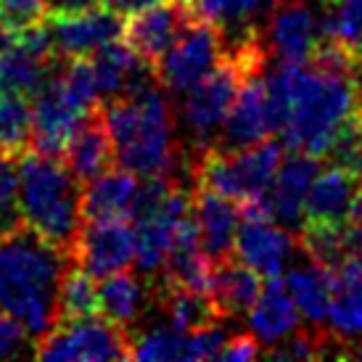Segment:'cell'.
Wrapping results in <instances>:
<instances>
[{"mask_svg": "<svg viewBox=\"0 0 362 362\" xmlns=\"http://www.w3.org/2000/svg\"><path fill=\"white\" fill-rule=\"evenodd\" d=\"M264 80L278 132L291 151L328 159L333 146L357 127L362 111L360 69L325 40L310 61H278Z\"/></svg>", "mask_w": 362, "mask_h": 362, "instance_id": "1", "label": "cell"}, {"mask_svg": "<svg viewBox=\"0 0 362 362\" xmlns=\"http://www.w3.org/2000/svg\"><path fill=\"white\" fill-rule=\"evenodd\" d=\"M71 254L24 222L0 235V312L37 341L59 325V293Z\"/></svg>", "mask_w": 362, "mask_h": 362, "instance_id": "2", "label": "cell"}, {"mask_svg": "<svg viewBox=\"0 0 362 362\" xmlns=\"http://www.w3.org/2000/svg\"><path fill=\"white\" fill-rule=\"evenodd\" d=\"M101 109L119 167L138 177H172L177 172L172 106L151 77L127 95L101 103Z\"/></svg>", "mask_w": 362, "mask_h": 362, "instance_id": "3", "label": "cell"}, {"mask_svg": "<svg viewBox=\"0 0 362 362\" xmlns=\"http://www.w3.org/2000/svg\"><path fill=\"white\" fill-rule=\"evenodd\" d=\"M19 220L69 252L82 225V182L56 156L24 151L16 156Z\"/></svg>", "mask_w": 362, "mask_h": 362, "instance_id": "4", "label": "cell"}, {"mask_svg": "<svg viewBox=\"0 0 362 362\" xmlns=\"http://www.w3.org/2000/svg\"><path fill=\"white\" fill-rule=\"evenodd\" d=\"M283 156V146L272 138L243 148H225L211 143L193 159V180L196 188L214 191L238 204L243 199L267 196Z\"/></svg>", "mask_w": 362, "mask_h": 362, "instance_id": "5", "label": "cell"}, {"mask_svg": "<svg viewBox=\"0 0 362 362\" xmlns=\"http://www.w3.org/2000/svg\"><path fill=\"white\" fill-rule=\"evenodd\" d=\"M132 336L124 328L103 320H69L59 322L51 333L35 341V357L61 362H109L130 360Z\"/></svg>", "mask_w": 362, "mask_h": 362, "instance_id": "6", "label": "cell"}, {"mask_svg": "<svg viewBox=\"0 0 362 362\" xmlns=\"http://www.w3.org/2000/svg\"><path fill=\"white\" fill-rule=\"evenodd\" d=\"M225 37L222 32L204 19H196L182 30L170 51L153 66V77L164 90L182 95L199 80H204L225 56Z\"/></svg>", "mask_w": 362, "mask_h": 362, "instance_id": "7", "label": "cell"}, {"mask_svg": "<svg viewBox=\"0 0 362 362\" xmlns=\"http://www.w3.org/2000/svg\"><path fill=\"white\" fill-rule=\"evenodd\" d=\"M262 42L270 56L288 64L310 61L322 42V21L310 0H275L259 24Z\"/></svg>", "mask_w": 362, "mask_h": 362, "instance_id": "8", "label": "cell"}, {"mask_svg": "<svg viewBox=\"0 0 362 362\" xmlns=\"http://www.w3.org/2000/svg\"><path fill=\"white\" fill-rule=\"evenodd\" d=\"M59 64V61H56ZM32 103V130H30V148L27 151L42 153V156H64L66 143L71 141L80 122L90 114L71 98L66 88L61 85L56 66L42 82V88L30 98ZM95 111V109H93Z\"/></svg>", "mask_w": 362, "mask_h": 362, "instance_id": "9", "label": "cell"}, {"mask_svg": "<svg viewBox=\"0 0 362 362\" xmlns=\"http://www.w3.org/2000/svg\"><path fill=\"white\" fill-rule=\"evenodd\" d=\"M69 254L93 278L127 270L135 264V228L127 220H82Z\"/></svg>", "mask_w": 362, "mask_h": 362, "instance_id": "10", "label": "cell"}, {"mask_svg": "<svg viewBox=\"0 0 362 362\" xmlns=\"http://www.w3.org/2000/svg\"><path fill=\"white\" fill-rule=\"evenodd\" d=\"M56 59H88L106 42L119 40L124 32V19L117 11L95 3L90 8L51 13L45 19Z\"/></svg>", "mask_w": 362, "mask_h": 362, "instance_id": "11", "label": "cell"}, {"mask_svg": "<svg viewBox=\"0 0 362 362\" xmlns=\"http://www.w3.org/2000/svg\"><path fill=\"white\" fill-rule=\"evenodd\" d=\"M193 19L196 11L191 0H161L156 6L130 13V19L124 21L122 40L153 69Z\"/></svg>", "mask_w": 362, "mask_h": 362, "instance_id": "12", "label": "cell"}, {"mask_svg": "<svg viewBox=\"0 0 362 362\" xmlns=\"http://www.w3.org/2000/svg\"><path fill=\"white\" fill-rule=\"evenodd\" d=\"M272 132H278V117L272 109L264 69L249 71L235 93V101H233L228 117H225L217 146L243 148V146L267 141Z\"/></svg>", "mask_w": 362, "mask_h": 362, "instance_id": "13", "label": "cell"}, {"mask_svg": "<svg viewBox=\"0 0 362 362\" xmlns=\"http://www.w3.org/2000/svg\"><path fill=\"white\" fill-rule=\"evenodd\" d=\"M360 204L362 172L331 161V167L317 172V177L310 185L307 204H304V225L344 228L354 220V211Z\"/></svg>", "mask_w": 362, "mask_h": 362, "instance_id": "14", "label": "cell"}, {"mask_svg": "<svg viewBox=\"0 0 362 362\" xmlns=\"http://www.w3.org/2000/svg\"><path fill=\"white\" fill-rule=\"evenodd\" d=\"M299 249V241L293 238L288 228L281 222L267 220H241L235 233V249L233 254L241 262H246L252 270H257L264 278H281L288 270L291 257Z\"/></svg>", "mask_w": 362, "mask_h": 362, "instance_id": "15", "label": "cell"}, {"mask_svg": "<svg viewBox=\"0 0 362 362\" xmlns=\"http://www.w3.org/2000/svg\"><path fill=\"white\" fill-rule=\"evenodd\" d=\"M320 172V159L304 151H288L283 156L281 167L275 172L267 202H270L272 220H278L283 228L296 230L304 225V204L310 193L312 180Z\"/></svg>", "mask_w": 362, "mask_h": 362, "instance_id": "16", "label": "cell"}, {"mask_svg": "<svg viewBox=\"0 0 362 362\" xmlns=\"http://www.w3.org/2000/svg\"><path fill=\"white\" fill-rule=\"evenodd\" d=\"M141 193V177L117 167L82 185V220H132Z\"/></svg>", "mask_w": 362, "mask_h": 362, "instance_id": "17", "label": "cell"}, {"mask_svg": "<svg viewBox=\"0 0 362 362\" xmlns=\"http://www.w3.org/2000/svg\"><path fill=\"white\" fill-rule=\"evenodd\" d=\"M193 217L199 225L204 254L211 262H222L233 257L235 233H238V222H241L235 202L214 191L196 188V193H193Z\"/></svg>", "mask_w": 362, "mask_h": 362, "instance_id": "18", "label": "cell"}, {"mask_svg": "<svg viewBox=\"0 0 362 362\" xmlns=\"http://www.w3.org/2000/svg\"><path fill=\"white\" fill-rule=\"evenodd\" d=\"M61 161L69 167L71 175L82 185L90 182L93 177H98L101 172H106L111 167V161H114V143H111L101 106L95 111H90L80 122V127L74 130L71 141L64 148Z\"/></svg>", "mask_w": 362, "mask_h": 362, "instance_id": "19", "label": "cell"}, {"mask_svg": "<svg viewBox=\"0 0 362 362\" xmlns=\"http://www.w3.org/2000/svg\"><path fill=\"white\" fill-rule=\"evenodd\" d=\"M328 325L344 341L362 339V257L352 254L331 267Z\"/></svg>", "mask_w": 362, "mask_h": 362, "instance_id": "20", "label": "cell"}, {"mask_svg": "<svg viewBox=\"0 0 362 362\" xmlns=\"http://www.w3.org/2000/svg\"><path fill=\"white\" fill-rule=\"evenodd\" d=\"M93 66V77H95V88L101 101H114L119 95H127L130 90H135L141 82H146L151 74L146 71V61L138 59V53L132 51L127 42L111 40L103 48L88 56Z\"/></svg>", "mask_w": 362, "mask_h": 362, "instance_id": "21", "label": "cell"}, {"mask_svg": "<svg viewBox=\"0 0 362 362\" xmlns=\"http://www.w3.org/2000/svg\"><path fill=\"white\" fill-rule=\"evenodd\" d=\"M246 320H249V331L264 346L278 344L281 339H286L288 333L299 328L302 315H299L291 293L283 283V275L281 278H264L257 302L246 312Z\"/></svg>", "mask_w": 362, "mask_h": 362, "instance_id": "22", "label": "cell"}, {"mask_svg": "<svg viewBox=\"0 0 362 362\" xmlns=\"http://www.w3.org/2000/svg\"><path fill=\"white\" fill-rule=\"evenodd\" d=\"M262 291V275L252 270L246 262H241L235 254L222 262H214L211 272L209 296L222 320H235L249 312L257 296Z\"/></svg>", "mask_w": 362, "mask_h": 362, "instance_id": "23", "label": "cell"}, {"mask_svg": "<svg viewBox=\"0 0 362 362\" xmlns=\"http://www.w3.org/2000/svg\"><path fill=\"white\" fill-rule=\"evenodd\" d=\"M283 283L291 293L299 315L312 328L320 331L328 322V307H331V267L307 257V262L286 270Z\"/></svg>", "mask_w": 362, "mask_h": 362, "instance_id": "24", "label": "cell"}, {"mask_svg": "<svg viewBox=\"0 0 362 362\" xmlns=\"http://www.w3.org/2000/svg\"><path fill=\"white\" fill-rule=\"evenodd\" d=\"M146 299H148L146 281L127 270L106 275L103 283L98 286V312L109 322L119 325L124 331L143 315Z\"/></svg>", "mask_w": 362, "mask_h": 362, "instance_id": "25", "label": "cell"}, {"mask_svg": "<svg viewBox=\"0 0 362 362\" xmlns=\"http://www.w3.org/2000/svg\"><path fill=\"white\" fill-rule=\"evenodd\" d=\"M275 0H193L196 16L214 24L225 42H233L254 32Z\"/></svg>", "mask_w": 362, "mask_h": 362, "instance_id": "26", "label": "cell"}, {"mask_svg": "<svg viewBox=\"0 0 362 362\" xmlns=\"http://www.w3.org/2000/svg\"><path fill=\"white\" fill-rule=\"evenodd\" d=\"M156 299H159V307L167 322L182 333L199 331V328H206V325H214L217 320H222L211 296L206 291H199V288L159 286Z\"/></svg>", "mask_w": 362, "mask_h": 362, "instance_id": "27", "label": "cell"}, {"mask_svg": "<svg viewBox=\"0 0 362 362\" xmlns=\"http://www.w3.org/2000/svg\"><path fill=\"white\" fill-rule=\"evenodd\" d=\"M322 40L362 71V0H331L322 13Z\"/></svg>", "mask_w": 362, "mask_h": 362, "instance_id": "28", "label": "cell"}, {"mask_svg": "<svg viewBox=\"0 0 362 362\" xmlns=\"http://www.w3.org/2000/svg\"><path fill=\"white\" fill-rule=\"evenodd\" d=\"M32 103L30 95L0 85V151L19 156L30 148Z\"/></svg>", "mask_w": 362, "mask_h": 362, "instance_id": "29", "label": "cell"}, {"mask_svg": "<svg viewBox=\"0 0 362 362\" xmlns=\"http://www.w3.org/2000/svg\"><path fill=\"white\" fill-rule=\"evenodd\" d=\"M98 315V286L90 272L71 264L59 293V322L69 320H85Z\"/></svg>", "mask_w": 362, "mask_h": 362, "instance_id": "30", "label": "cell"}, {"mask_svg": "<svg viewBox=\"0 0 362 362\" xmlns=\"http://www.w3.org/2000/svg\"><path fill=\"white\" fill-rule=\"evenodd\" d=\"M130 360L141 362H170L185 360V333L172 325H156L151 331L132 336Z\"/></svg>", "mask_w": 362, "mask_h": 362, "instance_id": "31", "label": "cell"}, {"mask_svg": "<svg viewBox=\"0 0 362 362\" xmlns=\"http://www.w3.org/2000/svg\"><path fill=\"white\" fill-rule=\"evenodd\" d=\"M322 344H325V336H320L317 328H312V331H299L296 328L286 339L272 344L264 354L270 360H315V357H322V352H325Z\"/></svg>", "mask_w": 362, "mask_h": 362, "instance_id": "32", "label": "cell"}, {"mask_svg": "<svg viewBox=\"0 0 362 362\" xmlns=\"http://www.w3.org/2000/svg\"><path fill=\"white\" fill-rule=\"evenodd\" d=\"M48 13V0H0V21L13 35L42 24Z\"/></svg>", "mask_w": 362, "mask_h": 362, "instance_id": "33", "label": "cell"}, {"mask_svg": "<svg viewBox=\"0 0 362 362\" xmlns=\"http://www.w3.org/2000/svg\"><path fill=\"white\" fill-rule=\"evenodd\" d=\"M16 209V156L0 151V235L19 225Z\"/></svg>", "mask_w": 362, "mask_h": 362, "instance_id": "34", "label": "cell"}, {"mask_svg": "<svg viewBox=\"0 0 362 362\" xmlns=\"http://www.w3.org/2000/svg\"><path fill=\"white\" fill-rule=\"evenodd\" d=\"M27 336L30 333L19 322L0 312V360H11L27 352Z\"/></svg>", "mask_w": 362, "mask_h": 362, "instance_id": "35", "label": "cell"}, {"mask_svg": "<svg viewBox=\"0 0 362 362\" xmlns=\"http://www.w3.org/2000/svg\"><path fill=\"white\" fill-rule=\"evenodd\" d=\"M259 354H262L259 339L249 331V333H238V336H228V341H225V346H222L220 352V360L243 362V360H254Z\"/></svg>", "mask_w": 362, "mask_h": 362, "instance_id": "36", "label": "cell"}, {"mask_svg": "<svg viewBox=\"0 0 362 362\" xmlns=\"http://www.w3.org/2000/svg\"><path fill=\"white\" fill-rule=\"evenodd\" d=\"M101 6L117 11L119 16H130V13H138V11L148 8V6H156L161 0H98Z\"/></svg>", "mask_w": 362, "mask_h": 362, "instance_id": "37", "label": "cell"}, {"mask_svg": "<svg viewBox=\"0 0 362 362\" xmlns=\"http://www.w3.org/2000/svg\"><path fill=\"white\" fill-rule=\"evenodd\" d=\"M98 0H48V11L51 13H69V11H82L95 6Z\"/></svg>", "mask_w": 362, "mask_h": 362, "instance_id": "38", "label": "cell"}, {"mask_svg": "<svg viewBox=\"0 0 362 362\" xmlns=\"http://www.w3.org/2000/svg\"><path fill=\"white\" fill-rule=\"evenodd\" d=\"M11 40H13V32H11L8 27L0 21V56H3V51L11 45Z\"/></svg>", "mask_w": 362, "mask_h": 362, "instance_id": "39", "label": "cell"}, {"mask_svg": "<svg viewBox=\"0 0 362 362\" xmlns=\"http://www.w3.org/2000/svg\"><path fill=\"white\" fill-rule=\"evenodd\" d=\"M357 141H360V153H362V111H360V119H357Z\"/></svg>", "mask_w": 362, "mask_h": 362, "instance_id": "40", "label": "cell"}, {"mask_svg": "<svg viewBox=\"0 0 362 362\" xmlns=\"http://www.w3.org/2000/svg\"><path fill=\"white\" fill-rule=\"evenodd\" d=\"M322 3H331V0H322Z\"/></svg>", "mask_w": 362, "mask_h": 362, "instance_id": "41", "label": "cell"}]
</instances>
